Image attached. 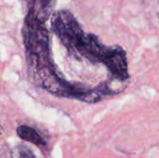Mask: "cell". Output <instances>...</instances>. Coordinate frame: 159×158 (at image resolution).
<instances>
[{"mask_svg":"<svg viewBox=\"0 0 159 158\" xmlns=\"http://www.w3.org/2000/svg\"><path fill=\"white\" fill-rule=\"evenodd\" d=\"M18 158H35V156L29 147L20 145L18 148Z\"/></svg>","mask_w":159,"mask_h":158,"instance_id":"cell-5","label":"cell"},{"mask_svg":"<svg viewBox=\"0 0 159 158\" xmlns=\"http://www.w3.org/2000/svg\"><path fill=\"white\" fill-rule=\"evenodd\" d=\"M26 14L48 20L52 9L53 0H20Z\"/></svg>","mask_w":159,"mask_h":158,"instance_id":"cell-3","label":"cell"},{"mask_svg":"<svg viewBox=\"0 0 159 158\" xmlns=\"http://www.w3.org/2000/svg\"><path fill=\"white\" fill-rule=\"evenodd\" d=\"M47 20L25 14L22 25V39L29 72L32 76L57 71L50 54L49 32Z\"/></svg>","mask_w":159,"mask_h":158,"instance_id":"cell-2","label":"cell"},{"mask_svg":"<svg viewBox=\"0 0 159 158\" xmlns=\"http://www.w3.org/2000/svg\"><path fill=\"white\" fill-rule=\"evenodd\" d=\"M16 131L18 136L21 140L25 142H29L38 147H44L47 144L46 141L33 128H30L25 125H21L17 128Z\"/></svg>","mask_w":159,"mask_h":158,"instance_id":"cell-4","label":"cell"},{"mask_svg":"<svg viewBox=\"0 0 159 158\" xmlns=\"http://www.w3.org/2000/svg\"><path fill=\"white\" fill-rule=\"evenodd\" d=\"M51 29L71 55L77 59L85 58L92 63L101 62L106 66L119 48V46H105L97 35L86 33L67 9H60L52 14Z\"/></svg>","mask_w":159,"mask_h":158,"instance_id":"cell-1","label":"cell"}]
</instances>
